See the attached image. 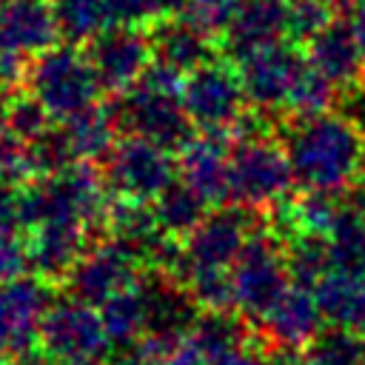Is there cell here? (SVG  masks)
Wrapping results in <instances>:
<instances>
[{
  "mask_svg": "<svg viewBox=\"0 0 365 365\" xmlns=\"http://www.w3.org/2000/svg\"><path fill=\"white\" fill-rule=\"evenodd\" d=\"M294 180L305 191L345 194L365 171V134L351 114L302 117L285 137Z\"/></svg>",
  "mask_w": 365,
  "mask_h": 365,
  "instance_id": "6da1fadb",
  "label": "cell"
},
{
  "mask_svg": "<svg viewBox=\"0 0 365 365\" xmlns=\"http://www.w3.org/2000/svg\"><path fill=\"white\" fill-rule=\"evenodd\" d=\"M182 80L185 74L154 60L145 74L111 103L120 131L151 140L168 151H180L194 137V125L180 97Z\"/></svg>",
  "mask_w": 365,
  "mask_h": 365,
  "instance_id": "7a4b0ae2",
  "label": "cell"
},
{
  "mask_svg": "<svg viewBox=\"0 0 365 365\" xmlns=\"http://www.w3.org/2000/svg\"><path fill=\"white\" fill-rule=\"evenodd\" d=\"M294 168L285 145L268 137L265 128H251L248 114L231 134L228 200L242 208H274L288 200Z\"/></svg>",
  "mask_w": 365,
  "mask_h": 365,
  "instance_id": "3957f363",
  "label": "cell"
},
{
  "mask_svg": "<svg viewBox=\"0 0 365 365\" xmlns=\"http://www.w3.org/2000/svg\"><path fill=\"white\" fill-rule=\"evenodd\" d=\"M108 205L111 200L103 174H97L88 163H71L26 185V225L31 228L51 220L91 228L106 222Z\"/></svg>",
  "mask_w": 365,
  "mask_h": 365,
  "instance_id": "277c9868",
  "label": "cell"
},
{
  "mask_svg": "<svg viewBox=\"0 0 365 365\" xmlns=\"http://www.w3.org/2000/svg\"><path fill=\"white\" fill-rule=\"evenodd\" d=\"M26 86L57 123L97 106V94L103 91L88 54L71 43L37 54L26 68Z\"/></svg>",
  "mask_w": 365,
  "mask_h": 365,
  "instance_id": "5b68a950",
  "label": "cell"
},
{
  "mask_svg": "<svg viewBox=\"0 0 365 365\" xmlns=\"http://www.w3.org/2000/svg\"><path fill=\"white\" fill-rule=\"evenodd\" d=\"M182 108L197 131L231 137L245 117V88L240 71L225 60H208L185 74L182 80Z\"/></svg>",
  "mask_w": 365,
  "mask_h": 365,
  "instance_id": "8992f818",
  "label": "cell"
},
{
  "mask_svg": "<svg viewBox=\"0 0 365 365\" xmlns=\"http://www.w3.org/2000/svg\"><path fill=\"white\" fill-rule=\"evenodd\" d=\"M234 285V308L242 317L259 319L277 297L291 285V274L285 265V248L277 234L268 228H254L242 254L231 268Z\"/></svg>",
  "mask_w": 365,
  "mask_h": 365,
  "instance_id": "52a82bcc",
  "label": "cell"
},
{
  "mask_svg": "<svg viewBox=\"0 0 365 365\" xmlns=\"http://www.w3.org/2000/svg\"><path fill=\"white\" fill-rule=\"evenodd\" d=\"M103 160V182L114 200L154 202L177 180L171 151L134 134L117 140Z\"/></svg>",
  "mask_w": 365,
  "mask_h": 365,
  "instance_id": "ba28073f",
  "label": "cell"
},
{
  "mask_svg": "<svg viewBox=\"0 0 365 365\" xmlns=\"http://www.w3.org/2000/svg\"><path fill=\"white\" fill-rule=\"evenodd\" d=\"M37 348L57 362L97 359L103 351L111 348L100 308L77 297L51 302L40 322Z\"/></svg>",
  "mask_w": 365,
  "mask_h": 365,
  "instance_id": "9c48e42d",
  "label": "cell"
},
{
  "mask_svg": "<svg viewBox=\"0 0 365 365\" xmlns=\"http://www.w3.org/2000/svg\"><path fill=\"white\" fill-rule=\"evenodd\" d=\"M305 68L308 57L294 46V40L265 46L237 63L245 100L259 111H288Z\"/></svg>",
  "mask_w": 365,
  "mask_h": 365,
  "instance_id": "30bf717a",
  "label": "cell"
},
{
  "mask_svg": "<svg viewBox=\"0 0 365 365\" xmlns=\"http://www.w3.org/2000/svg\"><path fill=\"white\" fill-rule=\"evenodd\" d=\"M86 54L103 91L123 94L154 63V43L151 34H145L140 26L114 23L86 46Z\"/></svg>",
  "mask_w": 365,
  "mask_h": 365,
  "instance_id": "8fae6325",
  "label": "cell"
},
{
  "mask_svg": "<svg viewBox=\"0 0 365 365\" xmlns=\"http://www.w3.org/2000/svg\"><path fill=\"white\" fill-rule=\"evenodd\" d=\"M143 262L117 240H103L97 245H88V251L80 257L68 277L71 297L103 305L111 297L134 288L143 282Z\"/></svg>",
  "mask_w": 365,
  "mask_h": 365,
  "instance_id": "7c38bea8",
  "label": "cell"
},
{
  "mask_svg": "<svg viewBox=\"0 0 365 365\" xmlns=\"http://www.w3.org/2000/svg\"><path fill=\"white\" fill-rule=\"evenodd\" d=\"M48 305V282L34 274L0 282V359L37 348L40 322Z\"/></svg>",
  "mask_w": 365,
  "mask_h": 365,
  "instance_id": "4fadbf2b",
  "label": "cell"
},
{
  "mask_svg": "<svg viewBox=\"0 0 365 365\" xmlns=\"http://www.w3.org/2000/svg\"><path fill=\"white\" fill-rule=\"evenodd\" d=\"M251 234H254V222L248 217V208L242 205L217 208L205 214V220L182 242L185 257H188V274L191 271H231Z\"/></svg>",
  "mask_w": 365,
  "mask_h": 365,
  "instance_id": "5bb4252c",
  "label": "cell"
},
{
  "mask_svg": "<svg viewBox=\"0 0 365 365\" xmlns=\"http://www.w3.org/2000/svg\"><path fill=\"white\" fill-rule=\"evenodd\" d=\"M322 311L317 302V294L308 291V285H288L277 302L259 317L262 336L274 348H291V351H305L308 342L322 331Z\"/></svg>",
  "mask_w": 365,
  "mask_h": 365,
  "instance_id": "9a60e30c",
  "label": "cell"
},
{
  "mask_svg": "<svg viewBox=\"0 0 365 365\" xmlns=\"http://www.w3.org/2000/svg\"><path fill=\"white\" fill-rule=\"evenodd\" d=\"M88 228L80 222H40L29 237V268L46 282H68L74 265L88 251Z\"/></svg>",
  "mask_w": 365,
  "mask_h": 365,
  "instance_id": "2e32d148",
  "label": "cell"
},
{
  "mask_svg": "<svg viewBox=\"0 0 365 365\" xmlns=\"http://www.w3.org/2000/svg\"><path fill=\"white\" fill-rule=\"evenodd\" d=\"M57 37L51 0H0V51L29 60L57 46Z\"/></svg>",
  "mask_w": 365,
  "mask_h": 365,
  "instance_id": "e0dca14e",
  "label": "cell"
},
{
  "mask_svg": "<svg viewBox=\"0 0 365 365\" xmlns=\"http://www.w3.org/2000/svg\"><path fill=\"white\" fill-rule=\"evenodd\" d=\"M180 180H185L208 205L228 197L231 171V137L225 134H194L177 151Z\"/></svg>",
  "mask_w": 365,
  "mask_h": 365,
  "instance_id": "ac0fdd59",
  "label": "cell"
},
{
  "mask_svg": "<svg viewBox=\"0 0 365 365\" xmlns=\"http://www.w3.org/2000/svg\"><path fill=\"white\" fill-rule=\"evenodd\" d=\"M279 40H288V0H242L220 43L222 51L240 63L242 57Z\"/></svg>",
  "mask_w": 365,
  "mask_h": 365,
  "instance_id": "d6986e66",
  "label": "cell"
},
{
  "mask_svg": "<svg viewBox=\"0 0 365 365\" xmlns=\"http://www.w3.org/2000/svg\"><path fill=\"white\" fill-rule=\"evenodd\" d=\"M308 63L325 74L336 88H348L356 80H362L365 51L351 29V20L331 17L308 43H305Z\"/></svg>",
  "mask_w": 365,
  "mask_h": 365,
  "instance_id": "ffe728a7",
  "label": "cell"
},
{
  "mask_svg": "<svg viewBox=\"0 0 365 365\" xmlns=\"http://www.w3.org/2000/svg\"><path fill=\"white\" fill-rule=\"evenodd\" d=\"M103 225L108 228L111 240L125 245L143 262V268H145L148 257L160 248V242L168 237L160 228L151 202H137V200H114L108 205V214H106Z\"/></svg>",
  "mask_w": 365,
  "mask_h": 365,
  "instance_id": "44dd1931",
  "label": "cell"
},
{
  "mask_svg": "<svg viewBox=\"0 0 365 365\" xmlns=\"http://www.w3.org/2000/svg\"><path fill=\"white\" fill-rule=\"evenodd\" d=\"M151 43H154V60L177 68L180 74H188L211 60V40L200 34L191 23H185L180 14L151 26Z\"/></svg>",
  "mask_w": 365,
  "mask_h": 365,
  "instance_id": "7402d4cb",
  "label": "cell"
},
{
  "mask_svg": "<svg viewBox=\"0 0 365 365\" xmlns=\"http://www.w3.org/2000/svg\"><path fill=\"white\" fill-rule=\"evenodd\" d=\"M319 311L328 325L339 328H365V277L331 271L314 285Z\"/></svg>",
  "mask_w": 365,
  "mask_h": 365,
  "instance_id": "603a6c76",
  "label": "cell"
},
{
  "mask_svg": "<svg viewBox=\"0 0 365 365\" xmlns=\"http://www.w3.org/2000/svg\"><path fill=\"white\" fill-rule=\"evenodd\" d=\"M66 140L71 145L74 163H88V160H103L114 143H117V120L111 106H91L68 120H60Z\"/></svg>",
  "mask_w": 365,
  "mask_h": 365,
  "instance_id": "cb8c5ba5",
  "label": "cell"
},
{
  "mask_svg": "<svg viewBox=\"0 0 365 365\" xmlns=\"http://www.w3.org/2000/svg\"><path fill=\"white\" fill-rule=\"evenodd\" d=\"M100 317H103L111 351L137 345L148 334V302H145L143 282L117 294V297H111L108 302H103Z\"/></svg>",
  "mask_w": 365,
  "mask_h": 365,
  "instance_id": "d4e9b609",
  "label": "cell"
},
{
  "mask_svg": "<svg viewBox=\"0 0 365 365\" xmlns=\"http://www.w3.org/2000/svg\"><path fill=\"white\" fill-rule=\"evenodd\" d=\"M331 271L365 277V208L342 197L339 217L328 234Z\"/></svg>",
  "mask_w": 365,
  "mask_h": 365,
  "instance_id": "484cf974",
  "label": "cell"
},
{
  "mask_svg": "<svg viewBox=\"0 0 365 365\" xmlns=\"http://www.w3.org/2000/svg\"><path fill=\"white\" fill-rule=\"evenodd\" d=\"M151 208L157 214L160 228L171 237H180V240L188 237L208 214V202L180 177L151 202Z\"/></svg>",
  "mask_w": 365,
  "mask_h": 365,
  "instance_id": "4316f807",
  "label": "cell"
},
{
  "mask_svg": "<svg viewBox=\"0 0 365 365\" xmlns=\"http://www.w3.org/2000/svg\"><path fill=\"white\" fill-rule=\"evenodd\" d=\"M57 34L71 46H88L97 34L114 26L106 0H51Z\"/></svg>",
  "mask_w": 365,
  "mask_h": 365,
  "instance_id": "83f0119b",
  "label": "cell"
},
{
  "mask_svg": "<svg viewBox=\"0 0 365 365\" xmlns=\"http://www.w3.org/2000/svg\"><path fill=\"white\" fill-rule=\"evenodd\" d=\"M188 336L200 345V351L208 359H214L217 354L248 342L251 331L245 325V317L237 308H222V311H200Z\"/></svg>",
  "mask_w": 365,
  "mask_h": 365,
  "instance_id": "f1b7e54d",
  "label": "cell"
},
{
  "mask_svg": "<svg viewBox=\"0 0 365 365\" xmlns=\"http://www.w3.org/2000/svg\"><path fill=\"white\" fill-rule=\"evenodd\" d=\"M285 248V265L294 282L299 285H317L325 274H331V248L328 237L322 234H297L282 242Z\"/></svg>",
  "mask_w": 365,
  "mask_h": 365,
  "instance_id": "f546056e",
  "label": "cell"
},
{
  "mask_svg": "<svg viewBox=\"0 0 365 365\" xmlns=\"http://www.w3.org/2000/svg\"><path fill=\"white\" fill-rule=\"evenodd\" d=\"M308 365H362L365 362V336L354 328L331 325L319 331L302 351Z\"/></svg>",
  "mask_w": 365,
  "mask_h": 365,
  "instance_id": "4dcf8cb0",
  "label": "cell"
},
{
  "mask_svg": "<svg viewBox=\"0 0 365 365\" xmlns=\"http://www.w3.org/2000/svg\"><path fill=\"white\" fill-rule=\"evenodd\" d=\"M240 6L242 0H188L180 17L191 23L200 34H205L208 40H222Z\"/></svg>",
  "mask_w": 365,
  "mask_h": 365,
  "instance_id": "1f68e13d",
  "label": "cell"
},
{
  "mask_svg": "<svg viewBox=\"0 0 365 365\" xmlns=\"http://www.w3.org/2000/svg\"><path fill=\"white\" fill-rule=\"evenodd\" d=\"M111 20L123 26H157L177 17L188 0H106Z\"/></svg>",
  "mask_w": 365,
  "mask_h": 365,
  "instance_id": "d6a6232c",
  "label": "cell"
},
{
  "mask_svg": "<svg viewBox=\"0 0 365 365\" xmlns=\"http://www.w3.org/2000/svg\"><path fill=\"white\" fill-rule=\"evenodd\" d=\"M185 288H188L191 299L200 305V311L234 308L231 271H191L185 279Z\"/></svg>",
  "mask_w": 365,
  "mask_h": 365,
  "instance_id": "836d02e7",
  "label": "cell"
},
{
  "mask_svg": "<svg viewBox=\"0 0 365 365\" xmlns=\"http://www.w3.org/2000/svg\"><path fill=\"white\" fill-rule=\"evenodd\" d=\"M331 20L328 3L322 0H291L288 3V40L308 43Z\"/></svg>",
  "mask_w": 365,
  "mask_h": 365,
  "instance_id": "e575fe53",
  "label": "cell"
},
{
  "mask_svg": "<svg viewBox=\"0 0 365 365\" xmlns=\"http://www.w3.org/2000/svg\"><path fill=\"white\" fill-rule=\"evenodd\" d=\"M26 174H34L29 160V143L0 120V177L23 180Z\"/></svg>",
  "mask_w": 365,
  "mask_h": 365,
  "instance_id": "d590c367",
  "label": "cell"
},
{
  "mask_svg": "<svg viewBox=\"0 0 365 365\" xmlns=\"http://www.w3.org/2000/svg\"><path fill=\"white\" fill-rule=\"evenodd\" d=\"M26 225V185L17 177H0V231Z\"/></svg>",
  "mask_w": 365,
  "mask_h": 365,
  "instance_id": "8d00e7d4",
  "label": "cell"
},
{
  "mask_svg": "<svg viewBox=\"0 0 365 365\" xmlns=\"http://www.w3.org/2000/svg\"><path fill=\"white\" fill-rule=\"evenodd\" d=\"M29 268V240H20L17 231H0V282L23 277Z\"/></svg>",
  "mask_w": 365,
  "mask_h": 365,
  "instance_id": "74e56055",
  "label": "cell"
},
{
  "mask_svg": "<svg viewBox=\"0 0 365 365\" xmlns=\"http://www.w3.org/2000/svg\"><path fill=\"white\" fill-rule=\"evenodd\" d=\"M208 365H271V351L251 336L248 342L217 354L214 359H208Z\"/></svg>",
  "mask_w": 365,
  "mask_h": 365,
  "instance_id": "f35d334b",
  "label": "cell"
},
{
  "mask_svg": "<svg viewBox=\"0 0 365 365\" xmlns=\"http://www.w3.org/2000/svg\"><path fill=\"white\" fill-rule=\"evenodd\" d=\"M48 359H51V356H46L40 348H34V351H26V354H17V356H9V359H0V365H51Z\"/></svg>",
  "mask_w": 365,
  "mask_h": 365,
  "instance_id": "ab89813d",
  "label": "cell"
},
{
  "mask_svg": "<svg viewBox=\"0 0 365 365\" xmlns=\"http://www.w3.org/2000/svg\"><path fill=\"white\" fill-rule=\"evenodd\" d=\"M348 20H351V29H354V34H356L362 51H365V3H356Z\"/></svg>",
  "mask_w": 365,
  "mask_h": 365,
  "instance_id": "60d3db41",
  "label": "cell"
},
{
  "mask_svg": "<svg viewBox=\"0 0 365 365\" xmlns=\"http://www.w3.org/2000/svg\"><path fill=\"white\" fill-rule=\"evenodd\" d=\"M351 117L359 123V128H362V134H365V100H356V103H354V108H351Z\"/></svg>",
  "mask_w": 365,
  "mask_h": 365,
  "instance_id": "b9f144b4",
  "label": "cell"
},
{
  "mask_svg": "<svg viewBox=\"0 0 365 365\" xmlns=\"http://www.w3.org/2000/svg\"><path fill=\"white\" fill-rule=\"evenodd\" d=\"M60 365H100L97 359H71V362H60Z\"/></svg>",
  "mask_w": 365,
  "mask_h": 365,
  "instance_id": "7bdbcfd3",
  "label": "cell"
},
{
  "mask_svg": "<svg viewBox=\"0 0 365 365\" xmlns=\"http://www.w3.org/2000/svg\"><path fill=\"white\" fill-rule=\"evenodd\" d=\"M322 3H328V6H351L354 0H322Z\"/></svg>",
  "mask_w": 365,
  "mask_h": 365,
  "instance_id": "ee69618b",
  "label": "cell"
},
{
  "mask_svg": "<svg viewBox=\"0 0 365 365\" xmlns=\"http://www.w3.org/2000/svg\"><path fill=\"white\" fill-rule=\"evenodd\" d=\"M362 86H365V66H362Z\"/></svg>",
  "mask_w": 365,
  "mask_h": 365,
  "instance_id": "f6af8a7d",
  "label": "cell"
},
{
  "mask_svg": "<svg viewBox=\"0 0 365 365\" xmlns=\"http://www.w3.org/2000/svg\"><path fill=\"white\" fill-rule=\"evenodd\" d=\"M359 334H362V336H365V328H362V331H359Z\"/></svg>",
  "mask_w": 365,
  "mask_h": 365,
  "instance_id": "bcb514c9",
  "label": "cell"
},
{
  "mask_svg": "<svg viewBox=\"0 0 365 365\" xmlns=\"http://www.w3.org/2000/svg\"><path fill=\"white\" fill-rule=\"evenodd\" d=\"M362 365H365V362H362Z\"/></svg>",
  "mask_w": 365,
  "mask_h": 365,
  "instance_id": "7dc6e473",
  "label": "cell"
}]
</instances>
